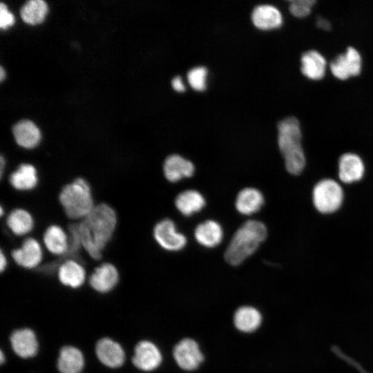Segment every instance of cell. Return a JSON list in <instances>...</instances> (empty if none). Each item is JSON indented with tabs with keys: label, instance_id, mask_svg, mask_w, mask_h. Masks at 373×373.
Returning a JSON list of instances; mask_svg holds the SVG:
<instances>
[{
	"label": "cell",
	"instance_id": "cell-8",
	"mask_svg": "<svg viewBox=\"0 0 373 373\" xmlns=\"http://www.w3.org/2000/svg\"><path fill=\"white\" fill-rule=\"evenodd\" d=\"M153 236L156 242L169 251L182 249L186 243V237L176 231L174 222L169 219H164L156 224Z\"/></svg>",
	"mask_w": 373,
	"mask_h": 373
},
{
	"label": "cell",
	"instance_id": "cell-4",
	"mask_svg": "<svg viewBox=\"0 0 373 373\" xmlns=\"http://www.w3.org/2000/svg\"><path fill=\"white\" fill-rule=\"evenodd\" d=\"M59 200L67 217L73 220L84 219L95 206L90 186L82 178L64 185Z\"/></svg>",
	"mask_w": 373,
	"mask_h": 373
},
{
	"label": "cell",
	"instance_id": "cell-38",
	"mask_svg": "<svg viewBox=\"0 0 373 373\" xmlns=\"http://www.w3.org/2000/svg\"><path fill=\"white\" fill-rule=\"evenodd\" d=\"M0 215L2 216L3 215V209L2 207L0 208Z\"/></svg>",
	"mask_w": 373,
	"mask_h": 373
},
{
	"label": "cell",
	"instance_id": "cell-27",
	"mask_svg": "<svg viewBox=\"0 0 373 373\" xmlns=\"http://www.w3.org/2000/svg\"><path fill=\"white\" fill-rule=\"evenodd\" d=\"M177 209L184 216L200 211L205 205L202 194L195 190H186L180 193L175 199Z\"/></svg>",
	"mask_w": 373,
	"mask_h": 373
},
{
	"label": "cell",
	"instance_id": "cell-13",
	"mask_svg": "<svg viewBox=\"0 0 373 373\" xmlns=\"http://www.w3.org/2000/svg\"><path fill=\"white\" fill-rule=\"evenodd\" d=\"M338 178L341 182L350 184L361 180L365 173V165L359 155L353 153L343 154L338 160Z\"/></svg>",
	"mask_w": 373,
	"mask_h": 373
},
{
	"label": "cell",
	"instance_id": "cell-11",
	"mask_svg": "<svg viewBox=\"0 0 373 373\" xmlns=\"http://www.w3.org/2000/svg\"><path fill=\"white\" fill-rule=\"evenodd\" d=\"M99 361L111 368L121 367L125 361V352L122 346L109 338L99 339L95 345Z\"/></svg>",
	"mask_w": 373,
	"mask_h": 373
},
{
	"label": "cell",
	"instance_id": "cell-24",
	"mask_svg": "<svg viewBox=\"0 0 373 373\" xmlns=\"http://www.w3.org/2000/svg\"><path fill=\"white\" fill-rule=\"evenodd\" d=\"M261 322V314L253 307L242 306L234 313L233 323L240 332H253L260 327Z\"/></svg>",
	"mask_w": 373,
	"mask_h": 373
},
{
	"label": "cell",
	"instance_id": "cell-37",
	"mask_svg": "<svg viewBox=\"0 0 373 373\" xmlns=\"http://www.w3.org/2000/svg\"><path fill=\"white\" fill-rule=\"evenodd\" d=\"M0 361L1 363H3V362L5 361V356L2 351H1L0 352Z\"/></svg>",
	"mask_w": 373,
	"mask_h": 373
},
{
	"label": "cell",
	"instance_id": "cell-1",
	"mask_svg": "<svg viewBox=\"0 0 373 373\" xmlns=\"http://www.w3.org/2000/svg\"><path fill=\"white\" fill-rule=\"evenodd\" d=\"M115 211L106 203L94 207L90 213L77 224H73L81 246L90 257L99 260L112 238L117 225Z\"/></svg>",
	"mask_w": 373,
	"mask_h": 373
},
{
	"label": "cell",
	"instance_id": "cell-34",
	"mask_svg": "<svg viewBox=\"0 0 373 373\" xmlns=\"http://www.w3.org/2000/svg\"><path fill=\"white\" fill-rule=\"evenodd\" d=\"M7 258L3 252L2 249H1L0 252V271L1 272L4 271L7 267Z\"/></svg>",
	"mask_w": 373,
	"mask_h": 373
},
{
	"label": "cell",
	"instance_id": "cell-28",
	"mask_svg": "<svg viewBox=\"0 0 373 373\" xmlns=\"http://www.w3.org/2000/svg\"><path fill=\"white\" fill-rule=\"evenodd\" d=\"M48 12V6L42 0H30L21 9V17L27 23L35 25L44 21Z\"/></svg>",
	"mask_w": 373,
	"mask_h": 373
},
{
	"label": "cell",
	"instance_id": "cell-5",
	"mask_svg": "<svg viewBox=\"0 0 373 373\" xmlns=\"http://www.w3.org/2000/svg\"><path fill=\"white\" fill-rule=\"evenodd\" d=\"M343 198L344 193L341 184L330 178L318 181L312 191L314 206L323 214L336 211L341 207Z\"/></svg>",
	"mask_w": 373,
	"mask_h": 373
},
{
	"label": "cell",
	"instance_id": "cell-16",
	"mask_svg": "<svg viewBox=\"0 0 373 373\" xmlns=\"http://www.w3.org/2000/svg\"><path fill=\"white\" fill-rule=\"evenodd\" d=\"M300 70L304 76L312 80L321 79L325 74L327 62L325 57L316 50L305 52L300 58Z\"/></svg>",
	"mask_w": 373,
	"mask_h": 373
},
{
	"label": "cell",
	"instance_id": "cell-12",
	"mask_svg": "<svg viewBox=\"0 0 373 373\" xmlns=\"http://www.w3.org/2000/svg\"><path fill=\"white\" fill-rule=\"evenodd\" d=\"M119 272L116 267L104 262L96 267L89 278L90 287L99 293L111 291L119 282Z\"/></svg>",
	"mask_w": 373,
	"mask_h": 373
},
{
	"label": "cell",
	"instance_id": "cell-29",
	"mask_svg": "<svg viewBox=\"0 0 373 373\" xmlns=\"http://www.w3.org/2000/svg\"><path fill=\"white\" fill-rule=\"evenodd\" d=\"M207 70L202 66L195 67L187 73V79L191 86L198 91L206 88V77Z\"/></svg>",
	"mask_w": 373,
	"mask_h": 373
},
{
	"label": "cell",
	"instance_id": "cell-3",
	"mask_svg": "<svg viewBox=\"0 0 373 373\" xmlns=\"http://www.w3.org/2000/svg\"><path fill=\"white\" fill-rule=\"evenodd\" d=\"M265 225L258 220H247L234 233L224 258L231 265H238L252 255L267 237Z\"/></svg>",
	"mask_w": 373,
	"mask_h": 373
},
{
	"label": "cell",
	"instance_id": "cell-18",
	"mask_svg": "<svg viewBox=\"0 0 373 373\" xmlns=\"http://www.w3.org/2000/svg\"><path fill=\"white\" fill-rule=\"evenodd\" d=\"M59 282L71 288L81 287L86 279L83 266L74 260H67L60 265L57 271Z\"/></svg>",
	"mask_w": 373,
	"mask_h": 373
},
{
	"label": "cell",
	"instance_id": "cell-25",
	"mask_svg": "<svg viewBox=\"0 0 373 373\" xmlns=\"http://www.w3.org/2000/svg\"><path fill=\"white\" fill-rule=\"evenodd\" d=\"M223 237L222 227L216 221L207 220L197 226L195 238L198 243L206 247H213L220 244Z\"/></svg>",
	"mask_w": 373,
	"mask_h": 373
},
{
	"label": "cell",
	"instance_id": "cell-9",
	"mask_svg": "<svg viewBox=\"0 0 373 373\" xmlns=\"http://www.w3.org/2000/svg\"><path fill=\"white\" fill-rule=\"evenodd\" d=\"M162 360L161 352L153 343L142 341L135 345L132 362L137 369L145 372L154 370L160 366Z\"/></svg>",
	"mask_w": 373,
	"mask_h": 373
},
{
	"label": "cell",
	"instance_id": "cell-26",
	"mask_svg": "<svg viewBox=\"0 0 373 373\" xmlns=\"http://www.w3.org/2000/svg\"><path fill=\"white\" fill-rule=\"evenodd\" d=\"M6 224L16 236H23L30 233L34 227L31 214L23 209H13L7 216Z\"/></svg>",
	"mask_w": 373,
	"mask_h": 373
},
{
	"label": "cell",
	"instance_id": "cell-23",
	"mask_svg": "<svg viewBox=\"0 0 373 373\" xmlns=\"http://www.w3.org/2000/svg\"><path fill=\"white\" fill-rule=\"evenodd\" d=\"M264 204L262 193L251 187L240 191L236 198V207L243 215H251L258 211Z\"/></svg>",
	"mask_w": 373,
	"mask_h": 373
},
{
	"label": "cell",
	"instance_id": "cell-19",
	"mask_svg": "<svg viewBox=\"0 0 373 373\" xmlns=\"http://www.w3.org/2000/svg\"><path fill=\"white\" fill-rule=\"evenodd\" d=\"M57 369L61 373H80L84 366L82 352L73 346H64L57 358Z\"/></svg>",
	"mask_w": 373,
	"mask_h": 373
},
{
	"label": "cell",
	"instance_id": "cell-22",
	"mask_svg": "<svg viewBox=\"0 0 373 373\" xmlns=\"http://www.w3.org/2000/svg\"><path fill=\"white\" fill-rule=\"evenodd\" d=\"M16 142L21 147L32 149L38 145L41 133L37 126L30 120H21L12 128Z\"/></svg>",
	"mask_w": 373,
	"mask_h": 373
},
{
	"label": "cell",
	"instance_id": "cell-31",
	"mask_svg": "<svg viewBox=\"0 0 373 373\" xmlns=\"http://www.w3.org/2000/svg\"><path fill=\"white\" fill-rule=\"evenodd\" d=\"M15 23L14 15L9 12L6 5L3 3L0 4V27L6 29Z\"/></svg>",
	"mask_w": 373,
	"mask_h": 373
},
{
	"label": "cell",
	"instance_id": "cell-32",
	"mask_svg": "<svg viewBox=\"0 0 373 373\" xmlns=\"http://www.w3.org/2000/svg\"><path fill=\"white\" fill-rule=\"evenodd\" d=\"M173 88L178 92H183L185 90V86L180 76L175 77L172 80Z\"/></svg>",
	"mask_w": 373,
	"mask_h": 373
},
{
	"label": "cell",
	"instance_id": "cell-6",
	"mask_svg": "<svg viewBox=\"0 0 373 373\" xmlns=\"http://www.w3.org/2000/svg\"><path fill=\"white\" fill-rule=\"evenodd\" d=\"M361 68V56L354 47H348L345 52L336 56L329 65L333 75L341 80L357 76L360 74Z\"/></svg>",
	"mask_w": 373,
	"mask_h": 373
},
{
	"label": "cell",
	"instance_id": "cell-10",
	"mask_svg": "<svg viewBox=\"0 0 373 373\" xmlns=\"http://www.w3.org/2000/svg\"><path fill=\"white\" fill-rule=\"evenodd\" d=\"M13 260L25 269L37 267L42 260L43 253L39 242L33 238H26L19 248L12 251Z\"/></svg>",
	"mask_w": 373,
	"mask_h": 373
},
{
	"label": "cell",
	"instance_id": "cell-36",
	"mask_svg": "<svg viewBox=\"0 0 373 373\" xmlns=\"http://www.w3.org/2000/svg\"><path fill=\"white\" fill-rule=\"evenodd\" d=\"M5 72L2 66L0 67V79L3 81L5 77Z\"/></svg>",
	"mask_w": 373,
	"mask_h": 373
},
{
	"label": "cell",
	"instance_id": "cell-21",
	"mask_svg": "<svg viewBox=\"0 0 373 373\" xmlns=\"http://www.w3.org/2000/svg\"><path fill=\"white\" fill-rule=\"evenodd\" d=\"M44 243L52 254L61 256L68 252L70 242L64 229L56 224L49 226L43 236Z\"/></svg>",
	"mask_w": 373,
	"mask_h": 373
},
{
	"label": "cell",
	"instance_id": "cell-2",
	"mask_svg": "<svg viewBox=\"0 0 373 373\" xmlns=\"http://www.w3.org/2000/svg\"><path fill=\"white\" fill-rule=\"evenodd\" d=\"M301 139L300 123L295 117H286L278 123V147L284 157L285 168L292 175H299L305 166Z\"/></svg>",
	"mask_w": 373,
	"mask_h": 373
},
{
	"label": "cell",
	"instance_id": "cell-15",
	"mask_svg": "<svg viewBox=\"0 0 373 373\" xmlns=\"http://www.w3.org/2000/svg\"><path fill=\"white\" fill-rule=\"evenodd\" d=\"M165 178L174 182L184 178H189L194 173V165L182 156L173 154L168 156L163 165Z\"/></svg>",
	"mask_w": 373,
	"mask_h": 373
},
{
	"label": "cell",
	"instance_id": "cell-20",
	"mask_svg": "<svg viewBox=\"0 0 373 373\" xmlns=\"http://www.w3.org/2000/svg\"><path fill=\"white\" fill-rule=\"evenodd\" d=\"M38 181L36 168L28 163L20 164L9 176L10 184L18 191L32 190L37 185Z\"/></svg>",
	"mask_w": 373,
	"mask_h": 373
},
{
	"label": "cell",
	"instance_id": "cell-35",
	"mask_svg": "<svg viewBox=\"0 0 373 373\" xmlns=\"http://www.w3.org/2000/svg\"><path fill=\"white\" fill-rule=\"evenodd\" d=\"M0 162H1V169H0V171H1V177L2 178V176H3V167H4V165H5V161H4V159H3V157L2 155L1 156V160H0Z\"/></svg>",
	"mask_w": 373,
	"mask_h": 373
},
{
	"label": "cell",
	"instance_id": "cell-7",
	"mask_svg": "<svg viewBox=\"0 0 373 373\" xmlns=\"http://www.w3.org/2000/svg\"><path fill=\"white\" fill-rule=\"evenodd\" d=\"M173 355L178 365L189 371L198 368L204 360L198 344L189 338H183L175 345Z\"/></svg>",
	"mask_w": 373,
	"mask_h": 373
},
{
	"label": "cell",
	"instance_id": "cell-14",
	"mask_svg": "<svg viewBox=\"0 0 373 373\" xmlns=\"http://www.w3.org/2000/svg\"><path fill=\"white\" fill-rule=\"evenodd\" d=\"M14 352L21 358L35 356L38 351V341L35 332L29 328L14 331L10 338Z\"/></svg>",
	"mask_w": 373,
	"mask_h": 373
},
{
	"label": "cell",
	"instance_id": "cell-17",
	"mask_svg": "<svg viewBox=\"0 0 373 373\" xmlns=\"http://www.w3.org/2000/svg\"><path fill=\"white\" fill-rule=\"evenodd\" d=\"M251 19L254 24L262 30L276 28L283 23V16L280 10L271 5H260L252 12Z\"/></svg>",
	"mask_w": 373,
	"mask_h": 373
},
{
	"label": "cell",
	"instance_id": "cell-30",
	"mask_svg": "<svg viewBox=\"0 0 373 373\" xmlns=\"http://www.w3.org/2000/svg\"><path fill=\"white\" fill-rule=\"evenodd\" d=\"M315 3L314 0H293L289 3V9L294 17L303 18L310 14Z\"/></svg>",
	"mask_w": 373,
	"mask_h": 373
},
{
	"label": "cell",
	"instance_id": "cell-33",
	"mask_svg": "<svg viewBox=\"0 0 373 373\" xmlns=\"http://www.w3.org/2000/svg\"><path fill=\"white\" fill-rule=\"evenodd\" d=\"M316 25L318 28L325 30H328L331 28V24L326 19L319 17L316 19Z\"/></svg>",
	"mask_w": 373,
	"mask_h": 373
}]
</instances>
